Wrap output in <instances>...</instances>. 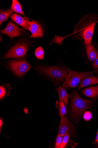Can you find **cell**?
Returning <instances> with one entry per match:
<instances>
[{
	"instance_id": "obj_18",
	"label": "cell",
	"mask_w": 98,
	"mask_h": 148,
	"mask_svg": "<svg viewBox=\"0 0 98 148\" xmlns=\"http://www.w3.org/2000/svg\"><path fill=\"white\" fill-rule=\"evenodd\" d=\"M59 101L56 105L60 117L64 116L66 114L67 110L65 104L64 103L62 99L59 98Z\"/></svg>"
},
{
	"instance_id": "obj_19",
	"label": "cell",
	"mask_w": 98,
	"mask_h": 148,
	"mask_svg": "<svg viewBox=\"0 0 98 148\" xmlns=\"http://www.w3.org/2000/svg\"><path fill=\"white\" fill-rule=\"evenodd\" d=\"M35 55L38 59L43 60L44 57V51L43 47H39L37 48L35 52Z\"/></svg>"
},
{
	"instance_id": "obj_11",
	"label": "cell",
	"mask_w": 98,
	"mask_h": 148,
	"mask_svg": "<svg viewBox=\"0 0 98 148\" xmlns=\"http://www.w3.org/2000/svg\"><path fill=\"white\" fill-rule=\"evenodd\" d=\"M11 18L25 29L30 31L31 21L17 14L14 13L10 16Z\"/></svg>"
},
{
	"instance_id": "obj_13",
	"label": "cell",
	"mask_w": 98,
	"mask_h": 148,
	"mask_svg": "<svg viewBox=\"0 0 98 148\" xmlns=\"http://www.w3.org/2000/svg\"><path fill=\"white\" fill-rule=\"evenodd\" d=\"M82 92L84 95L92 99H95L98 96V86H90L83 89Z\"/></svg>"
},
{
	"instance_id": "obj_14",
	"label": "cell",
	"mask_w": 98,
	"mask_h": 148,
	"mask_svg": "<svg viewBox=\"0 0 98 148\" xmlns=\"http://www.w3.org/2000/svg\"><path fill=\"white\" fill-rule=\"evenodd\" d=\"M55 89L58 93L59 98L61 99L65 105L67 106L69 96L66 90L62 86H60L58 88H55Z\"/></svg>"
},
{
	"instance_id": "obj_16",
	"label": "cell",
	"mask_w": 98,
	"mask_h": 148,
	"mask_svg": "<svg viewBox=\"0 0 98 148\" xmlns=\"http://www.w3.org/2000/svg\"><path fill=\"white\" fill-rule=\"evenodd\" d=\"M11 88L9 84H3L0 87V99L3 100L6 97L8 96L10 92Z\"/></svg>"
},
{
	"instance_id": "obj_6",
	"label": "cell",
	"mask_w": 98,
	"mask_h": 148,
	"mask_svg": "<svg viewBox=\"0 0 98 148\" xmlns=\"http://www.w3.org/2000/svg\"><path fill=\"white\" fill-rule=\"evenodd\" d=\"M6 64L14 73L20 77H23L32 68L30 64L23 58L10 60Z\"/></svg>"
},
{
	"instance_id": "obj_8",
	"label": "cell",
	"mask_w": 98,
	"mask_h": 148,
	"mask_svg": "<svg viewBox=\"0 0 98 148\" xmlns=\"http://www.w3.org/2000/svg\"><path fill=\"white\" fill-rule=\"evenodd\" d=\"M73 125L66 116L61 117L58 133L63 136L66 134L71 133L72 131Z\"/></svg>"
},
{
	"instance_id": "obj_15",
	"label": "cell",
	"mask_w": 98,
	"mask_h": 148,
	"mask_svg": "<svg viewBox=\"0 0 98 148\" xmlns=\"http://www.w3.org/2000/svg\"><path fill=\"white\" fill-rule=\"evenodd\" d=\"M11 8L12 12L19 13L24 16L28 20L29 19L25 15L21 5L17 0H13Z\"/></svg>"
},
{
	"instance_id": "obj_26",
	"label": "cell",
	"mask_w": 98,
	"mask_h": 148,
	"mask_svg": "<svg viewBox=\"0 0 98 148\" xmlns=\"http://www.w3.org/2000/svg\"><path fill=\"white\" fill-rule=\"evenodd\" d=\"M2 37V35H1V42L2 41V38H1Z\"/></svg>"
},
{
	"instance_id": "obj_12",
	"label": "cell",
	"mask_w": 98,
	"mask_h": 148,
	"mask_svg": "<svg viewBox=\"0 0 98 148\" xmlns=\"http://www.w3.org/2000/svg\"><path fill=\"white\" fill-rule=\"evenodd\" d=\"M98 84V75L92 76L89 75L83 78L78 87V90L89 86Z\"/></svg>"
},
{
	"instance_id": "obj_7",
	"label": "cell",
	"mask_w": 98,
	"mask_h": 148,
	"mask_svg": "<svg viewBox=\"0 0 98 148\" xmlns=\"http://www.w3.org/2000/svg\"><path fill=\"white\" fill-rule=\"evenodd\" d=\"M1 32L2 34L8 36L11 39L22 35L25 32L18 25L11 21L8 22L6 27Z\"/></svg>"
},
{
	"instance_id": "obj_3",
	"label": "cell",
	"mask_w": 98,
	"mask_h": 148,
	"mask_svg": "<svg viewBox=\"0 0 98 148\" xmlns=\"http://www.w3.org/2000/svg\"><path fill=\"white\" fill-rule=\"evenodd\" d=\"M34 69L37 72L51 79L55 85L59 84L63 82L64 78L68 73L66 68L57 66L36 64Z\"/></svg>"
},
{
	"instance_id": "obj_2",
	"label": "cell",
	"mask_w": 98,
	"mask_h": 148,
	"mask_svg": "<svg viewBox=\"0 0 98 148\" xmlns=\"http://www.w3.org/2000/svg\"><path fill=\"white\" fill-rule=\"evenodd\" d=\"M71 96L70 108L71 118L72 119L77 121L93 104V102L91 100L82 99L76 90L72 93Z\"/></svg>"
},
{
	"instance_id": "obj_25",
	"label": "cell",
	"mask_w": 98,
	"mask_h": 148,
	"mask_svg": "<svg viewBox=\"0 0 98 148\" xmlns=\"http://www.w3.org/2000/svg\"><path fill=\"white\" fill-rule=\"evenodd\" d=\"M3 124V121L1 119H0V127H1V129H1V127L2 126Z\"/></svg>"
},
{
	"instance_id": "obj_9",
	"label": "cell",
	"mask_w": 98,
	"mask_h": 148,
	"mask_svg": "<svg viewBox=\"0 0 98 148\" xmlns=\"http://www.w3.org/2000/svg\"><path fill=\"white\" fill-rule=\"evenodd\" d=\"M85 45L87 59L90 62H93L98 56V43Z\"/></svg>"
},
{
	"instance_id": "obj_20",
	"label": "cell",
	"mask_w": 98,
	"mask_h": 148,
	"mask_svg": "<svg viewBox=\"0 0 98 148\" xmlns=\"http://www.w3.org/2000/svg\"><path fill=\"white\" fill-rule=\"evenodd\" d=\"M63 136L58 133L56 140L55 148H59L62 144Z\"/></svg>"
},
{
	"instance_id": "obj_24",
	"label": "cell",
	"mask_w": 98,
	"mask_h": 148,
	"mask_svg": "<svg viewBox=\"0 0 98 148\" xmlns=\"http://www.w3.org/2000/svg\"><path fill=\"white\" fill-rule=\"evenodd\" d=\"M97 143H98V130L97 134L95 139L94 141L93 142V144L94 145Z\"/></svg>"
},
{
	"instance_id": "obj_10",
	"label": "cell",
	"mask_w": 98,
	"mask_h": 148,
	"mask_svg": "<svg viewBox=\"0 0 98 148\" xmlns=\"http://www.w3.org/2000/svg\"><path fill=\"white\" fill-rule=\"evenodd\" d=\"M30 31L32 33L29 38H41L43 35V31L41 25L36 21L32 20Z\"/></svg>"
},
{
	"instance_id": "obj_22",
	"label": "cell",
	"mask_w": 98,
	"mask_h": 148,
	"mask_svg": "<svg viewBox=\"0 0 98 148\" xmlns=\"http://www.w3.org/2000/svg\"><path fill=\"white\" fill-rule=\"evenodd\" d=\"M93 68L94 72L98 74V56L93 61Z\"/></svg>"
},
{
	"instance_id": "obj_23",
	"label": "cell",
	"mask_w": 98,
	"mask_h": 148,
	"mask_svg": "<svg viewBox=\"0 0 98 148\" xmlns=\"http://www.w3.org/2000/svg\"><path fill=\"white\" fill-rule=\"evenodd\" d=\"M84 119L87 121L91 120L92 118L91 113L89 111L85 112L83 115Z\"/></svg>"
},
{
	"instance_id": "obj_17",
	"label": "cell",
	"mask_w": 98,
	"mask_h": 148,
	"mask_svg": "<svg viewBox=\"0 0 98 148\" xmlns=\"http://www.w3.org/2000/svg\"><path fill=\"white\" fill-rule=\"evenodd\" d=\"M12 13L11 8L4 10L2 9L0 11V25L7 20L9 16Z\"/></svg>"
},
{
	"instance_id": "obj_21",
	"label": "cell",
	"mask_w": 98,
	"mask_h": 148,
	"mask_svg": "<svg viewBox=\"0 0 98 148\" xmlns=\"http://www.w3.org/2000/svg\"><path fill=\"white\" fill-rule=\"evenodd\" d=\"M69 137L68 134H66L63 136L62 143L60 148H64L65 147L69 140Z\"/></svg>"
},
{
	"instance_id": "obj_4",
	"label": "cell",
	"mask_w": 98,
	"mask_h": 148,
	"mask_svg": "<svg viewBox=\"0 0 98 148\" xmlns=\"http://www.w3.org/2000/svg\"><path fill=\"white\" fill-rule=\"evenodd\" d=\"M30 42L26 40L20 41L13 47L6 54L5 59H21L26 57L28 49L30 46Z\"/></svg>"
},
{
	"instance_id": "obj_1",
	"label": "cell",
	"mask_w": 98,
	"mask_h": 148,
	"mask_svg": "<svg viewBox=\"0 0 98 148\" xmlns=\"http://www.w3.org/2000/svg\"><path fill=\"white\" fill-rule=\"evenodd\" d=\"M98 23V16L90 13L83 16L74 27L73 37L75 39L84 40V45L91 44L94 28Z\"/></svg>"
},
{
	"instance_id": "obj_27",
	"label": "cell",
	"mask_w": 98,
	"mask_h": 148,
	"mask_svg": "<svg viewBox=\"0 0 98 148\" xmlns=\"http://www.w3.org/2000/svg\"><path fill=\"white\" fill-rule=\"evenodd\" d=\"M96 147H98V144L97 145V146H96Z\"/></svg>"
},
{
	"instance_id": "obj_5",
	"label": "cell",
	"mask_w": 98,
	"mask_h": 148,
	"mask_svg": "<svg viewBox=\"0 0 98 148\" xmlns=\"http://www.w3.org/2000/svg\"><path fill=\"white\" fill-rule=\"evenodd\" d=\"M68 71L62 86L65 88H74L80 82L83 78L89 75H93V73L91 72L81 73L76 72L66 68Z\"/></svg>"
}]
</instances>
